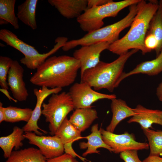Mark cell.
<instances>
[{"mask_svg":"<svg viewBox=\"0 0 162 162\" xmlns=\"http://www.w3.org/2000/svg\"><path fill=\"white\" fill-rule=\"evenodd\" d=\"M80 68L79 61L73 56H52L47 58L37 69L30 81L38 86L62 88L74 82Z\"/></svg>","mask_w":162,"mask_h":162,"instance_id":"1","label":"cell"},{"mask_svg":"<svg viewBox=\"0 0 162 162\" xmlns=\"http://www.w3.org/2000/svg\"><path fill=\"white\" fill-rule=\"evenodd\" d=\"M159 1L141 0L137 4V11L129 31L123 37L111 44L108 50L119 56L129 50H140L145 54L150 52L145 46L144 40L152 18L158 9Z\"/></svg>","mask_w":162,"mask_h":162,"instance_id":"2","label":"cell"},{"mask_svg":"<svg viewBox=\"0 0 162 162\" xmlns=\"http://www.w3.org/2000/svg\"><path fill=\"white\" fill-rule=\"evenodd\" d=\"M138 51L131 50L110 63L100 61L95 67L85 71L80 76V82L87 83L95 91L106 89L112 92L120 83L119 79L126 62Z\"/></svg>","mask_w":162,"mask_h":162,"instance_id":"3","label":"cell"},{"mask_svg":"<svg viewBox=\"0 0 162 162\" xmlns=\"http://www.w3.org/2000/svg\"><path fill=\"white\" fill-rule=\"evenodd\" d=\"M137 4L129 6L128 14L118 22L87 33L81 38L68 41L62 47L68 51L77 46H84L101 42L111 44L118 40L120 32L130 26L137 11Z\"/></svg>","mask_w":162,"mask_h":162,"instance_id":"4","label":"cell"},{"mask_svg":"<svg viewBox=\"0 0 162 162\" xmlns=\"http://www.w3.org/2000/svg\"><path fill=\"white\" fill-rule=\"evenodd\" d=\"M140 0H124L114 2L111 0L102 5L87 9L76 18L81 28L88 33L101 27L103 20L107 17H115L125 8L136 4Z\"/></svg>","mask_w":162,"mask_h":162,"instance_id":"5","label":"cell"},{"mask_svg":"<svg viewBox=\"0 0 162 162\" xmlns=\"http://www.w3.org/2000/svg\"><path fill=\"white\" fill-rule=\"evenodd\" d=\"M47 103H43L41 114L48 122L50 133L55 135L67 115L74 109V104L69 92H63L53 94Z\"/></svg>","mask_w":162,"mask_h":162,"instance_id":"6","label":"cell"},{"mask_svg":"<svg viewBox=\"0 0 162 162\" xmlns=\"http://www.w3.org/2000/svg\"><path fill=\"white\" fill-rule=\"evenodd\" d=\"M0 39L22 52L24 57L20 59V62L31 70L37 69L55 53L51 49L46 53H40L34 46L24 42L13 32L6 29L0 30Z\"/></svg>","mask_w":162,"mask_h":162,"instance_id":"7","label":"cell"},{"mask_svg":"<svg viewBox=\"0 0 162 162\" xmlns=\"http://www.w3.org/2000/svg\"><path fill=\"white\" fill-rule=\"evenodd\" d=\"M72 100L74 109L92 107V105L103 99L112 100L116 98L115 94H107L94 90L86 83L76 82L70 87L68 92Z\"/></svg>","mask_w":162,"mask_h":162,"instance_id":"8","label":"cell"},{"mask_svg":"<svg viewBox=\"0 0 162 162\" xmlns=\"http://www.w3.org/2000/svg\"><path fill=\"white\" fill-rule=\"evenodd\" d=\"M104 142L116 154L128 150L148 149V144L136 141L134 135L126 132L122 134H116L101 128L100 129Z\"/></svg>","mask_w":162,"mask_h":162,"instance_id":"9","label":"cell"},{"mask_svg":"<svg viewBox=\"0 0 162 162\" xmlns=\"http://www.w3.org/2000/svg\"><path fill=\"white\" fill-rule=\"evenodd\" d=\"M29 143L37 146L41 154L47 159L52 158L64 154V145L56 135L39 136L32 132H25L23 134Z\"/></svg>","mask_w":162,"mask_h":162,"instance_id":"10","label":"cell"},{"mask_svg":"<svg viewBox=\"0 0 162 162\" xmlns=\"http://www.w3.org/2000/svg\"><path fill=\"white\" fill-rule=\"evenodd\" d=\"M110 44L106 42L98 43L82 46L74 51L73 57L80 63V76L85 71L95 67L100 62V54L107 50Z\"/></svg>","mask_w":162,"mask_h":162,"instance_id":"11","label":"cell"},{"mask_svg":"<svg viewBox=\"0 0 162 162\" xmlns=\"http://www.w3.org/2000/svg\"><path fill=\"white\" fill-rule=\"evenodd\" d=\"M62 90V88H49L45 86L42 87L41 89H34L33 92L37 99L36 103L30 120L22 128L25 132L33 131L39 136L44 134H44L47 133V131L40 128L38 125V121L42 114L41 107L44 101L48 96L53 94L58 93Z\"/></svg>","mask_w":162,"mask_h":162,"instance_id":"12","label":"cell"},{"mask_svg":"<svg viewBox=\"0 0 162 162\" xmlns=\"http://www.w3.org/2000/svg\"><path fill=\"white\" fill-rule=\"evenodd\" d=\"M24 72L19 62L13 60L8 71V83L14 98L20 101H26L28 96L23 80Z\"/></svg>","mask_w":162,"mask_h":162,"instance_id":"13","label":"cell"},{"mask_svg":"<svg viewBox=\"0 0 162 162\" xmlns=\"http://www.w3.org/2000/svg\"><path fill=\"white\" fill-rule=\"evenodd\" d=\"M81 133L70 123L67 117L60 126L55 135L60 139L63 144L65 153L74 158L77 157L82 161L86 162L88 161L77 154L72 147L74 141L83 138L81 135Z\"/></svg>","mask_w":162,"mask_h":162,"instance_id":"14","label":"cell"},{"mask_svg":"<svg viewBox=\"0 0 162 162\" xmlns=\"http://www.w3.org/2000/svg\"><path fill=\"white\" fill-rule=\"evenodd\" d=\"M48 2L68 19L77 18L87 8V0H48Z\"/></svg>","mask_w":162,"mask_h":162,"instance_id":"15","label":"cell"},{"mask_svg":"<svg viewBox=\"0 0 162 162\" xmlns=\"http://www.w3.org/2000/svg\"><path fill=\"white\" fill-rule=\"evenodd\" d=\"M111 100V108L112 117L106 130L113 133L117 126L122 121L134 116L136 113L134 109L129 107L124 100L116 98Z\"/></svg>","mask_w":162,"mask_h":162,"instance_id":"16","label":"cell"},{"mask_svg":"<svg viewBox=\"0 0 162 162\" xmlns=\"http://www.w3.org/2000/svg\"><path fill=\"white\" fill-rule=\"evenodd\" d=\"M98 124L94 125L91 128V134L83 137L87 139V142H82L80 143L81 149H87L82 154L83 157L93 153L99 154L100 151L97 149L100 148H105L110 152H113L112 149L103 140L100 130H98Z\"/></svg>","mask_w":162,"mask_h":162,"instance_id":"17","label":"cell"},{"mask_svg":"<svg viewBox=\"0 0 162 162\" xmlns=\"http://www.w3.org/2000/svg\"><path fill=\"white\" fill-rule=\"evenodd\" d=\"M134 109L136 113L130 118L128 123H137L143 130L151 127L153 124L162 126V121L158 114V110L148 109L140 104Z\"/></svg>","mask_w":162,"mask_h":162,"instance_id":"18","label":"cell"},{"mask_svg":"<svg viewBox=\"0 0 162 162\" xmlns=\"http://www.w3.org/2000/svg\"><path fill=\"white\" fill-rule=\"evenodd\" d=\"M98 118L96 110L90 107L75 109L69 120L77 130L81 132L88 128Z\"/></svg>","mask_w":162,"mask_h":162,"instance_id":"19","label":"cell"},{"mask_svg":"<svg viewBox=\"0 0 162 162\" xmlns=\"http://www.w3.org/2000/svg\"><path fill=\"white\" fill-rule=\"evenodd\" d=\"M162 72V50L155 59L142 62L133 70L127 73L123 72L119 80L120 83L124 79L131 75L139 74L149 76L156 75Z\"/></svg>","mask_w":162,"mask_h":162,"instance_id":"20","label":"cell"},{"mask_svg":"<svg viewBox=\"0 0 162 162\" xmlns=\"http://www.w3.org/2000/svg\"><path fill=\"white\" fill-rule=\"evenodd\" d=\"M24 132L22 128L15 126L11 134L0 138V147L3 151L5 158H8L10 156L14 147L17 150L22 146V141L25 139L23 135Z\"/></svg>","mask_w":162,"mask_h":162,"instance_id":"21","label":"cell"},{"mask_svg":"<svg viewBox=\"0 0 162 162\" xmlns=\"http://www.w3.org/2000/svg\"><path fill=\"white\" fill-rule=\"evenodd\" d=\"M38 2V0H26L17 7L18 19L33 30L37 28L36 10Z\"/></svg>","mask_w":162,"mask_h":162,"instance_id":"22","label":"cell"},{"mask_svg":"<svg viewBox=\"0 0 162 162\" xmlns=\"http://www.w3.org/2000/svg\"><path fill=\"white\" fill-rule=\"evenodd\" d=\"M38 149L33 147L12 151L5 162H46Z\"/></svg>","mask_w":162,"mask_h":162,"instance_id":"23","label":"cell"},{"mask_svg":"<svg viewBox=\"0 0 162 162\" xmlns=\"http://www.w3.org/2000/svg\"><path fill=\"white\" fill-rule=\"evenodd\" d=\"M147 34L153 35L158 42L155 50L157 57L162 50V0L159 1L158 9L150 21Z\"/></svg>","mask_w":162,"mask_h":162,"instance_id":"24","label":"cell"},{"mask_svg":"<svg viewBox=\"0 0 162 162\" xmlns=\"http://www.w3.org/2000/svg\"><path fill=\"white\" fill-rule=\"evenodd\" d=\"M6 122L14 123L21 121L28 122L30 120L33 110L29 108H21L9 106L4 107Z\"/></svg>","mask_w":162,"mask_h":162,"instance_id":"25","label":"cell"},{"mask_svg":"<svg viewBox=\"0 0 162 162\" xmlns=\"http://www.w3.org/2000/svg\"><path fill=\"white\" fill-rule=\"evenodd\" d=\"M16 2V0H0V19L10 23L15 29H18V18L14 11Z\"/></svg>","mask_w":162,"mask_h":162,"instance_id":"26","label":"cell"},{"mask_svg":"<svg viewBox=\"0 0 162 162\" xmlns=\"http://www.w3.org/2000/svg\"><path fill=\"white\" fill-rule=\"evenodd\" d=\"M148 141L150 155H162V131H156L149 128L143 130Z\"/></svg>","mask_w":162,"mask_h":162,"instance_id":"27","label":"cell"},{"mask_svg":"<svg viewBox=\"0 0 162 162\" xmlns=\"http://www.w3.org/2000/svg\"><path fill=\"white\" fill-rule=\"evenodd\" d=\"M13 61L11 58L7 56H0V85L2 88L8 89L7 79Z\"/></svg>","mask_w":162,"mask_h":162,"instance_id":"28","label":"cell"},{"mask_svg":"<svg viewBox=\"0 0 162 162\" xmlns=\"http://www.w3.org/2000/svg\"><path fill=\"white\" fill-rule=\"evenodd\" d=\"M120 157L124 162H143L139 158L137 150H128L122 152L120 153Z\"/></svg>","mask_w":162,"mask_h":162,"instance_id":"29","label":"cell"},{"mask_svg":"<svg viewBox=\"0 0 162 162\" xmlns=\"http://www.w3.org/2000/svg\"><path fill=\"white\" fill-rule=\"evenodd\" d=\"M158 42L153 35L147 34L144 40V44L146 48L150 52L152 50L157 49L158 46Z\"/></svg>","mask_w":162,"mask_h":162,"instance_id":"30","label":"cell"},{"mask_svg":"<svg viewBox=\"0 0 162 162\" xmlns=\"http://www.w3.org/2000/svg\"><path fill=\"white\" fill-rule=\"evenodd\" d=\"M46 162H79L72 156L66 154L52 158L46 159Z\"/></svg>","mask_w":162,"mask_h":162,"instance_id":"31","label":"cell"},{"mask_svg":"<svg viewBox=\"0 0 162 162\" xmlns=\"http://www.w3.org/2000/svg\"><path fill=\"white\" fill-rule=\"evenodd\" d=\"M111 0H87V8L100 6L105 4Z\"/></svg>","mask_w":162,"mask_h":162,"instance_id":"32","label":"cell"},{"mask_svg":"<svg viewBox=\"0 0 162 162\" xmlns=\"http://www.w3.org/2000/svg\"><path fill=\"white\" fill-rule=\"evenodd\" d=\"M143 161V162H162V158L158 156L149 155Z\"/></svg>","mask_w":162,"mask_h":162,"instance_id":"33","label":"cell"},{"mask_svg":"<svg viewBox=\"0 0 162 162\" xmlns=\"http://www.w3.org/2000/svg\"><path fill=\"white\" fill-rule=\"evenodd\" d=\"M5 117L4 110V107L3 106V104L0 102V123L5 121Z\"/></svg>","mask_w":162,"mask_h":162,"instance_id":"34","label":"cell"},{"mask_svg":"<svg viewBox=\"0 0 162 162\" xmlns=\"http://www.w3.org/2000/svg\"><path fill=\"white\" fill-rule=\"evenodd\" d=\"M156 93L159 100L161 101L162 99V81L157 87Z\"/></svg>","mask_w":162,"mask_h":162,"instance_id":"35","label":"cell"},{"mask_svg":"<svg viewBox=\"0 0 162 162\" xmlns=\"http://www.w3.org/2000/svg\"><path fill=\"white\" fill-rule=\"evenodd\" d=\"M0 91L1 92L4 94L10 100H13L15 103H16L17 100L15 99L12 98L10 96L9 92L8 91V90L1 88L0 89Z\"/></svg>","mask_w":162,"mask_h":162,"instance_id":"36","label":"cell"},{"mask_svg":"<svg viewBox=\"0 0 162 162\" xmlns=\"http://www.w3.org/2000/svg\"><path fill=\"white\" fill-rule=\"evenodd\" d=\"M8 22H7L5 20L3 19H0V25H2L3 24H8Z\"/></svg>","mask_w":162,"mask_h":162,"instance_id":"37","label":"cell"},{"mask_svg":"<svg viewBox=\"0 0 162 162\" xmlns=\"http://www.w3.org/2000/svg\"><path fill=\"white\" fill-rule=\"evenodd\" d=\"M158 114L160 118L162 121V111L158 110Z\"/></svg>","mask_w":162,"mask_h":162,"instance_id":"38","label":"cell"},{"mask_svg":"<svg viewBox=\"0 0 162 162\" xmlns=\"http://www.w3.org/2000/svg\"><path fill=\"white\" fill-rule=\"evenodd\" d=\"M161 101L162 102V100H161Z\"/></svg>","mask_w":162,"mask_h":162,"instance_id":"39","label":"cell"}]
</instances>
